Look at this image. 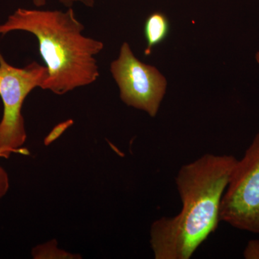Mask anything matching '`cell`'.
I'll return each mask as SVG.
<instances>
[{
    "instance_id": "6da1fadb",
    "label": "cell",
    "mask_w": 259,
    "mask_h": 259,
    "mask_svg": "<svg viewBox=\"0 0 259 259\" xmlns=\"http://www.w3.org/2000/svg\"><path fill=\"white\" fill-rule=\"evenodd\" d=\"M237 158L205 153L181 167L175 182L182 209L152 223L150 243L156 259H190L221 222V200Z\"/></svg>"
},
{
    "instance_id": "7a4b0ae2",
    "label": "cell",
    "mask_w": 259,
    "mask_h": 259,
    "mask_svg": "<svg viewBox=\"0 0 259 259\" xmlns=\"http://www.w3.org/2000/svg\"><path fill=\"white\" fill-rule=\"evenodd\" d=\"M84 26L74 10L18 8L0 24V35L14 31L36 37L48 75L42 90L58 95L97 81L100 70L96 56L104 49L100 40L83 35Z\"/></svg>"
},
{
    "instance_id": "3957f363",
    "label": "cell",
    "mask_w": 259,
    "mask_h": 259,
    "mask_svg": "<svg viewBox=\"0 0 259 259\" xmlns=\"http://www.w3.org/2000/svg\"><path fill=\"white\" fill-rule=\"evenodd\" d=\"M47 75L46 66L36 61L25 67H15L5 60L0 51V97L3 104L0 149L7 158L12 153H28L22 148L27 139L22 108L32 90L42 88Z\"/></svg>"
},
{
    "instance_id": "277c9868",
    "label": "cell",
    "mask_w": 259,
    "mask_h": 259,
    "mask_svg": "<svg viewBox=\"0 0 259 259\" xmlns=\"http://www.w3.org/2000/svg\"><path fill=\"white\" fill-rule=\"evenodd\" d=\"M221 221L259 235V133L237 160L221 200Z\"/></svg>"
},
{
    "instance_id": "5b68a950",
    "label": "cell",
    "mask_w": 259,
    "mask_h": 259,
    "mask_svg": "<svg viewBox=\"0 0 259 259\" xmlns=\"http://www.w3.org/2000/svg\"><path fill=\"white\" fill-rule=\"evenodd\" d=\"M110 69L122 102L150 117H156L168 85L161 71L139 60L127 42L121 45L119 55L112 61Z\"/></svg>"
},
{
    "instance_id": "8992f818",
    "label": "cell",
    "mask_w": 259,
    "mask_h": 259,
    "mask_svg": "<svg viewBox=\"0 0 259 259\" xmlns=\"http://www.w3.org/2000/svg\"><path fill=\"white\" fill-rule=\"evenodd\" d=\"M171 29L169 20L161 12H154L148 15L145 21L144 33L146 41L144 51L146 56H150L153 48L164 41Z\"/></svg>"
},
{
    "instance_id": "52a82bcc",
    "label": "cell",
    "mask_w": 259,
    "mask_h": 259,
    "mask_svg": "<svg viewBox=\"0 0 259 259\" xmlns=\"http://www.w3.org/2000/svg\"><path fill=\"white\" fill-rule=\"evenodd\" d=\"M32 1L33 5L37 8H42L47 5L48 0H32ZM59 1L68 8H71L75 3H81L88 8H93L95 4V0H59Z\"/></svg>"
},
{
    "instance_id": "ba28073f",
    "label": "cell",
    "mask_w": 259,
    "mask_h": 259,
    "mask_svg": "<svg viewBox=\"0 0 259 259\" xmlns=\"http://www.w3.org/2000/svg\"><path fill=\"white\" fill-rule=\"evenodd\" d=\"M0 158H6L4 152L0 149ZM10 188V180L8 173L0 166V199L7 194Z\"/></svg>"
},
{
    "instance_id": "9c48e42d",
    "label": "cell",
    "mask_w": 259,
    "mask_h": 259,
    "mask_svg": "<svg viewBox=\"0 0 259 259\" xmlns=\"http://www.w3.org/2000/svg\"><path fill=\"white\" fill-rule=\"evenodd\" d=\"M245 259H259V240H251L243 250Z\"/></svg>"
},
{
    "instance_id": "30bf717a",
    "label": "cell",
    "mask_w": 259,
    "mask_h": 259,
    "mask_svg": "<svg viewBox=\"0 0 259 259\" xmlns=\"http://www.w3.org/2000/svg\"><path fill=\"white\" fill-rule=\"evenodd\" d=\"M255 60H256L257 63L259 64V52L255 54Z\"/></svg>"
}]
</instances>
